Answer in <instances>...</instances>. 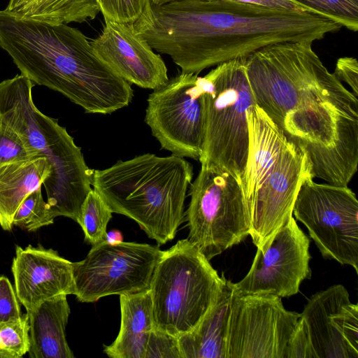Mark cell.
<instances>
[{
  "mask_svg": "<svg viewBox=\"0 0 358 358\" xmlns=\"http://www.w3.org/2000/svg\"><path fill=\"white\" fill-rule=\"evenodd\" d=\"M284 41L243 57L259 107L307 157L313 178L348 186L358 165V100L312 48Z\"/></svg>",
  "mask_w": 358,
  "mask_h": 358,
  "instance_id": "obj_1",
  "label": "cell"
},
{
  "mask_svg": "<svg viewBox=\"0 0 358 358\" xmlns=\"http://www.w3.org/2000/svg\"><path fill=\"white\" fill-rule=\"evenodd\" d=\"M150 47L169 55L182 72L203 70L284 41L313 43L342 28L310 12L265 8L235 0H149L134 23Z\"/></svg>",
  "mask_w": 358,
  "mask_h": 358,
  "instance_id": "obj_2",
  "label": "cell"
},
{
  "mask_svg": "<svg viewBox=\"0 0 358 358\" xmlns=\"http://www.w3.org/2000/svg\"><path fill=\"white\" fill-rule=\"evenodd\" d=\"M0 47L34 85L62 94L86 113L110 114L132 100L130 83L67 24L20 19L0 10Z\"/></svg>",
  "mask_w": 358,
  "mask_h": 358,
  "instance_id": "obj_3",
  "label": "cell"
},
{
  "mask_svg": "<svg viewBox=\"0 0 358 358\" xmlns=\"http://www.w3.org/2000/svg\"><path fill=\"white\" fill-rule=\"evenodd\" d=\"M192 164L173 155L146 153L93 170L92 185L113 213L134 220L158 245L173 240L185 220Z\"/></svg>",
  "mask_w": 358,
  "mask_h": 358,
  "instance_id": "obj_4",
  "label": "cell"
},
{
  "mask_svg": "<svg viewBox=\"0 0 358 358\" xmlns=\"http://www.w3.org/2000/svg\"><path fill=\"white\" fill-rule=\"evenodd\" d=\"M249 151L240 183L250 221V235L262 246L292 217L303 180L312 176L306 155L257 105L248 110Z\"/></svg>",
  "mask_w": 358,
  "mask_h": 358,
  "instance_id": "obj_5",
  "label": "cell"
},
{
  "mask_svg": "<svg viewBox=\"0 0 358 358\" xmlns=\"http://www.w3.org/2000/svg\"><path fill=\"white\" fill-rule=\"evenodd\" d=\"M34 85L24 76L0 83V118L12 127L38 156L51 165L43 186L55 217L64 216L77 222L81 207L92 189L93 170L80 148L66 128L43 113L32 98Z\"/></svg>",
  "mask_w": 358,
  "mask_h": 358,
  "instance_id": "obj_6",
  "label": "cell"
},
{
  "mask_svg": "<svg viewBox=\"0 0 358 358\" xmlns=\"http://www.w3.org/2000/svg\"><path fill=\"white\" fill-rule=\"evenodd\" d=\"M226 278L187 238L162 253L149 291L155 327L176 337L192 331L216 301Z\"/></svg>",
  "mask_w": 358,
  "mask_h": 358,
  "instance_id": "obj_7",
  "label": "cell"
},
{
  "mask_svg": "<svg viewBox=\"0 0 358 358\" xmlns=\"http://www.w3.org/2000/svg\"><path fill=\"white\" fill-rule=\"evenodd\" d=\"M205 131L201 166H215L240 182L249 151L248 110L256 105L242 58L220 64L202 77Z\"/></svg>",
  "mask_w": 358,
  "mask_h": 358,
  "instance_id": "obj_8",
  "label": "cell"
},
{
  "mask_svg": "<svg viewBox=\"0 0 358 358\" xmlns=\"http://www.w3.org/2000/svg\"><path fill=\"white\" fill-rule=\"evenodd\" d=\"M189 195L187 239L209 261L250 235V217L241 185L229 172L201 166Z\"/></svg>",
  "mask_w": 358,
  "mask_h": 358,
  "instance_id": "obj_9",
  "label": "cell"
},
{
  "mask_svg": "<svg viewBox=\"0 0 358 358\" xmlns=\"http://www.w3.org/2000/svg\"><path fill=\"white\" fill-rule=\"evenodd\" d=\"M306 177L294 207L295 218L308 230L324 258L358 273V201L348 186L317 183Z\"/></svg>",
  "mask_w": 358,
  "mask_h": 358,
  "instance_id": "obj_10",
  "label": "cell"
},
{
  "mask_svg": "<svg viewBox=\"0 0 358 358\" xmlns=\"http://www.w3.org/2000/svg\"><path fill=\"white\" fill-rule=\"evenodd\" d=\"M162 253L159 246L136 242L93 245L86 257L72 262L73 294L80 302L149 289Z\"/></svg>",
  "mask_w": 358,
  "mask_h": 358,
  "instance_id": "obj_11",
  "label": "cell"
},
{
  "mask_svg": "<svg viewBox=\"0 0 358 358\" xmlns=\"http://www.w3.org/2000/svg\"><path fill=\"white\" fill-rule=\"evenodd\" d=\"M180 72L148 98L145 121L162 148L172 155L199 160L205 131L202 77Z\"/></svg>",
  "mask_w": 358,
  "mask_h": 358,
  "instance_id": "obj_12",
  "label": "cell"
},
{
  "mask_svg": "<svg viewBox=\"0 0 358 358\" xmlns=\"http://www.w3.org/2000/svg\"><path fill=\"white\" fill-rule=\"evenodd\" d=\"M288 358H358V306L334 285L308 301L290 342Z\"/></svg>",
  "mask_w": 358,
  "mask_h": 358,
  "instance_id": "obj_13",
  "label": "cell"
},
{
  "mask_svg": "<svg viewBox=\"0 0 358 358\" xmlns=\"http://www.w3.org/2000/svg\"><path fill=\"white\" fill-rule=\"evenodd\" d=\"M300 313L280 297L235 291L231 296L226 358H288Z\"/></svg>",
  "mask_w": 358,
  "mask_h": 358,
  "instance_id": "obj_14",
  "label": "cell"
},
{
  "mask_svg": "<svg viewBox=\"0 0 358 358\" xmlns=\"http://www.w3.org/2000/svg\"><path fill=\"white\" fill-rule=\"evenodd\" d=\"M310 239L292 216L262 246L257 248L246 275L234 283L236 292L289 297L311 276Z\"/></svg>",
  "mask_w": 358,
  "mask_h": 358,
  "instance_id": "obj_15",
  "label": "cell"
},
{
  "mask_svg": "<svg viewBox=\"0 0 358 358\" xmlns=\"http://www.w3.org/2000/svg\"><path fill=\"white\" fill-rule=\"evenodd\" d=\"M104 20L101 33L90 44L105 64L140 87L155 90L168 81L164 62L138 34L134 23Z\"/></svg>",
  "mask_w": 358,
  "mask_h": 358,
  "instance_id": "obj_16",
  "label": "cell"
},
{
  "mask_svg": "<svg viewBox=\"0 0 358 358\" xmlns=\"http://www.w3.org/2000/svg\"><path fill=\"white\" fill-rule=\"evenodd\" d=\"M12 272L17 299L27 310L51 297L73 294L72 262L40 244L16 246Z\"/></svg>",
  "mask_w": 358,
  "mask_h": 358,
  "instance_id": "obj_17",
  "label": "cell"
},
{
  "mask_svg": "<svg viewBox=\"0 0 358 358\" xmlns=\"http://www.w3.org/2000/svg\"><path fill=\"white\" fill-rule=\"evenodd\" d=\"M66 296L60 294L51 297L27 310L29 324V357H74L65 334L70 315Z\"/></svg>",
  "mask_w": 358,
  "mask_h": 358,
  "instance_id": "obj_18",
  "label": "cell"
},
{
  "mask_svg": "<svg viewBox=\"0 0 358 358\" xmlns=\"http://www.w3.org/2000/svg\"><path fill=\"white\" fill-rule=\"evenodd\" d=\"M234 282L227 280L212 307L190 331L178 337L182 358H226Z\"/></svg>",
  "mask_w": 358,
  "mask_h": 358,
  "instance_id": "obj_19",
  "label": "cell"
},
{
  "mask_svg": "<svg viewBox=\"0 0 358 358\" xmlns=\"http://www.w3.org/2000/svg\"><path fill=\"white\" fill-rule=\"evenodd\" d=\"M121 323L118 335L104 352L111 358H145L147 343L155 327L149 289L120 295Z\"/></svg>",
  "mask_w": 358,
  "mask_h": 358,
  "instance_id": "obj_20",
  "label": "cell"
},
{
  "mask_svg": "<svg viewBox=\"0 0 358 358\" xmlns=\"http://www.w3.org/2000/svg\"><path fill=\"white\" fill-rule=\"evenodd\" d=\"M51 165L45 157L0 165V225L10 231L13 217L24 199L41 188Z\"/></svg>",
  "mask_w": 358,
  "mask_h": 358,
  "instance_id": "obj_21",
  "label": "cell"
},
{
  "mask_svg": "<svg viewBox=\"0 0 358 358\" xmlns=\"http://www.w3.org/2000/svg\"><path fill=\"white\" fill-rule=\"evenodd\" d=\"M2 11L15 17L50 24L82 23L100 12L96 0H9Z\"/></svg>",
  "mask_w": 358,
  "mask_h": 358,
  "instance_id": "obj_22",
  "label": "cell"
},
{
  "mask_svg": "<svg viewBox=\"0 0 358 358\" xmlns=\"http://www.w3.org/2000/svg\"><path fill=\"white\" fill-rule=\"evenodd\" d=\"M112 213L108 205L92 189L83 202L77 221L84 232L86 242L93 245L105 240Z\"/></svg>",
  "mask_w": 358,
  "mask_h": 358,
  "instance_id": "obj_23",
  "label": "cell"
},
{
  "mask_svg": "<svg viewBox=\"0 0 358 358\" xmlns=\"http://www.w3.org/2000/svg\"><path fill=\"white\" fill-rule=\"evenodd\" d=\"M53 216L47 201L43 199L41 188L29 194L20 204L13 217V224L29 231L52 224Z\"/></svg>",
  "mask_w": 358,
  "mask_h": 358,
  "instance_id": "obj_24",
  "label": "cell"
},
{
  "mask_svg": "<svg viewBox=\"0 0 358 358\" xmlns=\"http://www.w3.org/2000/svg\"><path fill=\"white\" fill-rule=\"evenodd\" d=\"M331 19L350 31L358 30V0H292Z\"/></svg>",
  "mask_w": 358,
  "mask_h": 358,
  "instance_id": "obj_25",
  "label": "cell"
},
{
  "mask_svg": "<svg viewBox=\"0 0 358 358\" xmlns=\"http://www.w3.org/2000/svg\"><path fill=\"white\" fill-rule=\"evenodd\" d=\"M38 156L12 127L0 118V165Z\"/></svg>",
  "mask_w": 358,
  "mask_h": 358,
  "instance_id": "obj_26",
  "label": "cell"
},
{
  "mask_svg": "<svg viewBox=\"0 0 358 358\" xmlns=\"http://www.w3.org/2000/svg\"><path fill=\"white\" fill-rule=\"evenodd\" d=\"M29 324L27 313L22 315L20 320L6 324L0 327V346L13 354L15 358H20L29 352Z\"/></svg>",
  "mask_w": 358,
  "mask_h": 358,
  "instance_id": "obj_27",
  "label": "cell"
},
{
  "mask_svg": "<svg viewBox=\"0 0 358 358\" xmlns=\"http://www.w3.org/2000/svg\"><path fill=\"white\" fill-rule=\"evenodd\" d=\"M149 0H96L104 20L119 23H134Z\"/></svg>",
  "mask_w": 358,
  "mask_h": 358,
  "instance_id": "obj_28",
  "label": "cell"
},
{
  "mask_svg": "<svg viewBox=\"0 0 358 358\" xmlns=\"http://www.w3.org/2000/svg\"><path fill=\"white\" fill-rule=\"evenodd\" d=\"M145 358H182L178 337L154 327L148 338Z\"/></svg>",
  "mask_w": 358,
  "mask_h": 358,
  "instance_id": "obj_29",
  "label": "cell"
},
{
  "mask_svg": "<svg viewBox=\"0 0 358 358\" xmlns=\"http://www.w3.org/2000/svg\"><path fill=\"white\" fill-rule=\"evenodd\" d=\"M19 302L8 278L0 276V327L21 319L22 315Z\"/></svg>",
  "mask_w": 358,
  "mask_h": 358,
  "instance_id": "obj_30",
  "label": "cell"
},
{
  "mask_svg": "<svg viewBox=\"0 0 358 358\" xmlns=\"http://www.w3.org/2000/svg\"><path fill=\"white\" fill-rule=\"evenodd\" d=\"M334 75L341 81L346 83L352 89V94L358 96V62L352 57L338 59Z\"/></svg>",
  "mask_w": 358,
  "mask_h": 358,
  "instance_id": "obj_31",
  "label": "cell"
},
{
  "mask_svg": "<svg viewBox=\"0 0 358 358\" xmlns=\"http://www.w3.org/2000/svg\"><path fill=\"white\" fill-rule=\"evenodd\" d=\"M248 4L262 6L268 8L290 10L296 12H310L301 4L292 0H235Z\"/></svg>",
  "mask_w": 358,
  "mask_h": 358,
  "instance_id": "obj_32",
  "label": "cell"
},
{
  "mask_svg": "<svg viewBox=\"0 0 358 358\" xmlns=\"http://www.w3.org/2000/svg\"><path fill=\"white\" fill-rule=\"evenodd\" d=\"M105 241L110 244H117L123 241V236L121 231L113 229L106 232Z\"/></svg>",
  "mask_w": 358,
  "mask_h": 358,
  "instance_id": "obj_33",
  "label": "cell"
},
{
  "mask_svg": "<svg viewBox=\"0 0 358 358\" xmlns=\"http://www.w3.org/2000/svg\"><path fill=\"white\" fill-rule=\"evenodd\" d=\"M0 358H15V357L6 350L0 348Z\"/></svg>",
  "mask_w": 358,
  "mask_h": 358,
  "instance_id": "obj_34",
  "label": "cell"
},
{
  "mask_svg": "<svg viewBox=\"0 0 358 358\" xmlns=\"http://www.w3.org/2000/svg\"><path fill=\"white\" fill-rule=\"evenodd\" d=\"M151 2L156 5H162L166 3L172 2V1H178L182 0H150Z\"/></svg>",
  "mask_w": 358,
  "mask_h": 358,
  "instance_id": "obj_35",
  "label": "cell"
},
{
  "mask_svg": "<svg viewBox=\"0 0 358 358\" xmlns=\"http://www.w3.org/2000/svg\"><path fill=\"white\" fill-rule=\"evenodd\" d=\"M0 348H1V346H0Z\"/></svg>",
  "mask_w": 358,
  "mask_h": 358,
  "instance_id": "obj_36",
  "label": "cell"
}]
</instances>
